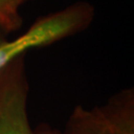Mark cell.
Segmentation results:
<instances>
[{
    "label": "cell",
    "instance_id": "6da1fadb",
    "mask_svg": "<svg viewBox=\"0 0 134 134\" xmlns=\"http://www.w3.org/2000/svg\"><path fill=\"white\" fill-rule=\"evenodd\" d=\"M94 8L88 2L79 1L64 9L39 18L13 41L0 46V70L16 58L34 48L46 47L79 33L91 24Z\"/></svg>",
    "mask_w": 134,
    "mask_h": 134
},
{
    "label": "cell",
    "instance_id": "7a4b0ae2",
    "mask_svg": "<svg viewBox=\"0 0 134 134\" xmlns=\"http://www.w3.org/2000/svg\"><path fill=\"white\" fill-rule=\"evenodd\" d=\"M29 81L25 55L0 70V134H59L41 125L33 128L28 115Z\"/></svg>",
    "mask_w": 134,
    "mask_h": 134
},
{
    "label": "cell",
    "instance_id": "3957f363",
    "mask_svg": "<svg viewBox=\"0 0 134 134\" xmlns=\"http://www.w3.org/2000/svg\"><path fill=\"white\" fill-rule=\"evenodd\" d=\"M59 134H119L100 111L99 106L86 108L77 105Z\"/></svg>",
    "mask_w": 134,
    "mask_h": 134
},
{
    "label": "cell",
    "instance_id": "277c9868",
    "mask_svg": "<svg viewBox=\"0 0 134 134\" xmlns=\"http://www.w3.org/2000/svg\"><path fill=\"white\" fill-rule=\"evenodd\" d=\"M24 1L26 0H0V29L4 33L21 28L23 20L19 9Z\"/></svg>",
    "mask_w": 134,
    "mask_h": 134
},
{
    "label": "cell",
    "instance_id": "5b68a950",
    "mask_svg": "<svg viewBox=\"0 0 134 134\" xmlns=\"http://www.w3.org/2000/svg\"><path fill=\"white\" fill-rule=\"evenodd\" d=\"M4 34H5L4 32H3V31L0 29V46H1V45H3V44L7 41V40H6V38H5Z\"/></svg>",
    "mask_w": 134,
    "mask_h": 134
}]
</instances>
